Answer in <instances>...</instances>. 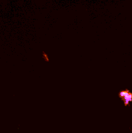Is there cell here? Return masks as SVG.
Instances as JSON below:
<instances>
[{"label": "cell", "instance_id": "cell-1", "mask_svg": "<svg viewBox=\"0 0 132 133\" xmlns=\"http://www.w3.org/2000/svg\"><path fill=\"white\" fill-rule=\"evenodd\" d=\"M119 97L122 99L124 103V105H129V103L132 101V94L129 90L122 91L119 93Z\"/></svg>", "mask_w": 132, "mask_h": 133}]
</instances>
